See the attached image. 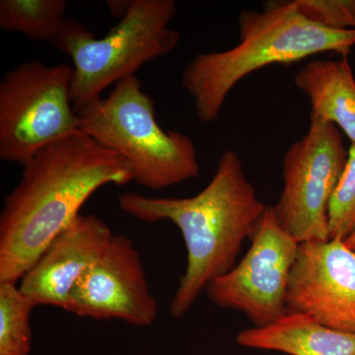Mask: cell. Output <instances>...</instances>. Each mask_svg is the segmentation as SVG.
Here are the masks:
<instances>
[{
  "label": "cell",
  "instance_id": "obj_1",
  "mask_svg": "<svg viewBox=\"0 0 355 355\" xmlns=\"http://www.w3.org/2000/svg\"><path fill=\"white\" fill-rule=\"evenodd\" d=\"M23 168L0 214V284H19L96 191L135 181L125 159L83 132L44 147Z\"/></svg>",
  "mask_w": 355,
  "mask_h": 355
},
{
  "label": "cell",
  "instance_id": "obj_2",
  "mask_svg": "<svg viewBox=\"0 0 355 355\" xmlns=\"http://www.w3.org/2000/svg\"><path fill=\"white\" fill-rule=\"evenodd\" d=\"M118 202L121 211L139 220L170 221L181 231L187 266L170 303L175 319L186 316L210 282L234 268L243 244L268 209L233 149L221 154L211 181L193 197L151 198L130 191Z\"/></svg>",
  "mask_w": 355,
  "mask_h": 355
},
{
  "label": "cell",
  "instance_id": "obj_3",
  "mask_svg": "<svg viewBox=\"0 0 355 355\" xmlns=\"http://www.w3.org/2000/svg\"><path fill=\"white\" fill-rule=\"evenodd\" d=\"M238 24L239 43L230 50L198 53L182 73V86L203 123L218 120L229 93L257 70L320 53L347 57L355 46V30L336 31L310 22L292 1H266L261 11L243 10Z\"/></svg>",
  "mask_w": 355,
  "mask_h": 355
},
{
  "label": "cell",
  "instance_id": "obj_4",
  "mask_svg": "<svg viewBox=\"0 0 355 355\" xmlns=\"http://www.w3.org/2000/svg\"><path fill=\"white\" fill-rule=\"evenodd\" d=\"M76 113L81 132L125 159L140 186L163 190L200 175L193 140L159 125L153 100L137 76L121 79L107 97Z\"/></svg>",
  "mask_w": 355,
  "mask_h": 355
},
{
  "label": "cell",
  "instance_id": "obj_5",
  "mask_svg": "<svg viewBox=\"0 0 355 355\" xmlns=\"http://www.w3.org/2000/svg\"><path fill=\"white\" fill-rule=\"evenodd\" d=\"M174 0H132L127 15L103 37L67 18L53 44L71 58V101L76 111L101 97L112 84L135 76L142 65L177 48L181 34L170 28Z\"/></svg>",
  "mask_w": 355,
  "mask_h": 355
},
{
  "label": "cell",
  "instance_id": "obj_6",
  "mask_svg": "<svg viewBox=\"0 0 355 355\" xmlns=\"http://www.w3.org/2000/svg\"><path fill=\"white\" fill-rule=\"evenodd\" d=\"M73 67L24 62L0 80V159L24 166L51 144L81 132L71 101Z\"/></svg>",
  "mask_w": 355,
  "mask_h": 355
},
{
  "label": "cell",
  "instance_id": "obj_7",
  "mask_svg": "<svg viewBox=\"0 0 355 355\" xmlns=\"http://www.w3.org/2000/svg\"><path fill=\"white\" fill-rule=\"evenodd\" d=\"M347 156L340 130L314 116L307 133L284 154V188L272 209L282 228L299 244L328 241L329 205Z\"/></svg>",
  "mask_w": 355,
  "mask_h": 355
},
{
  "label": "cell",
  "instance_id": "obj_8",
  "mask_svg": "<svg viewBox=\"0 0 355 355\" xmlns=\"http://www.w3.org/2000/svg\"><path fill=\"white\" fill-rule=\"evenodd\" d=\"M239 263L210 282L207 297L218 307L240 311L254 327H265L287 312L289 277L299 243L282 228L268 207Z\"/></svg>",
  "mask_w": 355,
  "mask_h": 355
},
{
  "label": "cell",
  "instance_id": "obj_9",
  "mask_svg": "<svg viewBox=\"0 0 355 355\" xmlns=\"http://www.w3.org/2000/svg\"><path fill=\"white\" fill-rule=\"evenodd\" d=\"M67 312L94 320H120L137 327L155 323L157 301L151 293L139 250L114 234L99 260L74 287Z\"/></svg>",
  "mask_w": 355,
  "mask_h": 355
},
{
  "label": "cell",
  "instance_id": "obj_10",
  "mask_svg": "<svg viewBox=\"0 0 355 355\" xmlns=\"http://www.w3.org/2000/svg\"><path fill=\"white\" fill-rule=\"evenodd\" d=\"M286 310L309 315L333 330L355 334V252L343 240L299 244Z\"/></svg>",
  "mask_w": 355,
  "mask_h": 355
},
{
  "label": "cell",
  "instance_id": "obj_11",
  "mask_svg": "<svg viewBox=\"0 0 355 355\" xmlns=\"http://www.w3.org/2000/svg\"><path fill=\"white\" fill-rule=\"evenodd\" d=\"M114 233L99 216L79 214L53 240L19 282L36 306L67 309L74 287L99 260Z\"/></svg>",
  "mask_w": 355,
  "mask_h": 355
},
{
  "label": "cell",
  "instance_id": "obj_12",
  "mask_svg": "<svg viewBox=\"0 0 355 355\" xmlns=\"http://www.w3.org/2000/svg\"><path fill=\"white\" fill-rule=\"evenodd\" d=\"M236 342L289 355H355V334L333 330L302 313L286 312L268 326L243 330Z\"/></svg>",
  "mask_w": 355,
  "mask_h": 355
},
{
  "label": "cell",
  "instance_id": "obj_13",
  "mask_svg": "<svg viewBox=\"0 0 355 355\" xmlns=\"http://www.w3.org/2000/svg\"><path fill=\"white\" fill-rule=\"evenodd\" d=\"M294 85L309 99L310 116L333 123L355 144V78L347 57L311 60Z\"/></svg>",
  "mask_w": 355,
  "mask_h": 355
},
{
  "label": "cell",
  "instance_id": "obj_14",
  "mask_svg": "<svg viewBox=\"0 0 355 355\" xmlns=\"http://www.w3.org/2000/svg\"><path fill=\"white\" fill-rule=\"evenodd\" d=\"M67 7L65 0H1L0 29L53 43L67 19Z\"/></svg>",
  "mask_w": 355,
  "mask_h": 355
},
{
  "label": "cell",
  "instance_id": "obj_15",
  "mask_svg": "<svg viewBox=\"0 0 355 355\" xmlns=\"http://www.w3.org/2000/svg\"><path fill=\"white\" fill-rule=\"evenodd\" d=\"M35 307L31 299L21 291L19 284H0V355H29L30 318Z\"/></svg>",
  "mask_w": 355,
  "mask_h": 355
},
{
  "label": "cell",
  "instance_id": "obj_16",
  "mask_svg": "<svg viewBox=\"0 0 355 355\" xmlns=\"http://www.w3.org/2000/svg\"><path fill=\"white\" fill-rule=\"evenodd\" d=\"M329 240L345 241L355 229V144L329 205Z\"/></svg>",
  "mask_w": 355,
  "mask_h": 355
},
{
  "label": "cell",
  "instance_id": "obj_17",
  "mask_svg": "<svg viewBox=\"0 0 355 355\" xmlns=\"http://www.w3.org/2000/svg\"><path fill=\"white\" fill-rule=\"evenodd\" d=\"M310 22L336 31L355 30V0H292Z\"/></svg>",
  "mask_w": 355,
  "mask_h": 355
},
{
  "label": "cell",
  "instance_id": "obj_18",
  "mask_svg": "<svg viewBox=\"0 0 355 355\" xmlns=\"http://www.w3.org/2000/svg\"><path fill=\"white\" fill-rule=\"evenodd\" d=\"M132 0H108L106 2L110 13L116 19H123L127 15Z\"/></svg>",
  "mask_w": 355,
  "mask_h": 355
},
{
  "label": "cell",
  "instance_id": "obj_19",
  "mask_svg": "<svg viewBox=\"0 0 355 355\" xmlns=\"http://www.w3.org/2000/svg\"><path fill=\"white\" fill-rule=\"evenodd\" d=\"M345 244L347 245L350 250L355 252V229L354 232H352V234L345 240Z\"/></svg>",
  "mask_w": 355,
  "mask_h": 355
}]
</instances>
